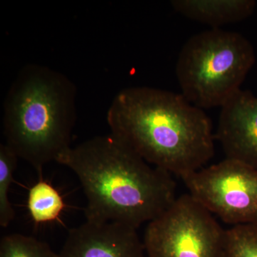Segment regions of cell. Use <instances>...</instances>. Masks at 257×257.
<instances>
[{
  "label": "cell",
  "mask_w": 257,
  "mask_h": 257,
  "mask_svg": "<svg viewBox=\"0 0 257 257\" xmlns=\"http://www.w3.org/2000/svg\"><path fill=\"white\" fill-rule=\"evenodd\" d=\"M111 133L150 165L179 178L214 155L212 122L182 94L149 87L121 89L106 114Z\"/></svg>",
  "instance_id": "cell-1"
},
{
  "label": "cell",
  "mask_w": 257,
  "mask_h": 257,
  "mask_svg": "<svg viewBox=\"0 0 257 257\" xmlns=\"http://www.w3.org/2000/svg\"><path fill=\"white\" fill-rule=\"evenodd\" d=\"M57 163L78 177L87 199L88 221L138 229L177 197L173 175L149 164L111 133L71 147Z\"/></svg>",
  "instance_id": "cell-2"
},
{
  "label": "cell",
  "mask_w": 257,
  "mask_h": 257,
  "mask_svg": "<svg viewBox=\"0 0 257 257\" xmlns=\"http://www.w3.org/2000/svg\"><path fill=\"white\" fill-rule=\"evenodd\" d=\"M77 88L58 71L28 64L12 84L3 106L6 144L34 167L58 162L71 148L75 124Z\"/></svg>",
  "instance_id": "cell-3"
},
{
  "label": "cell",
  "mask_w": 257,
  "mask_h": 257,
  "mask_svg": "<svg viewBox=\"0 0 257 257\" xmlns=\"http://www.w3.org/2000/svg\"><path fill=\"white\" fill-rule=\"evenodd\" d=\"M255 62L252 45L239 32L211 28L196 34L176 64L181 94L200 109L221 107L239 90Z\"/></svg>",
  "instance_id": "cell-4"
},
{
  "label": "cell",
  "mask_w": 257,
  "mask_h": 257,
  "mask_svg": "<svg viewBox=\"0 0 257 257\" xmlns=\"http://www.w3.org/2000/svg\"><path fill=\"white\" fill-rule=\"evenodd\" d=\"M226 230L188 194L147 224L146 257H224Z\"/></svg>",
  "instance_id": "cell-5"
},
{
  "label": "cell",
  "mask_w": 257,
  "mask_h": 257,
  "mask_svg": "<svg viewBox=\"0 0 257 257\" xmlns=\"http://www.w3.org/2000/svg\"><path fill=\"white\" fill-rule=\"evenodd\" d=\"M182 179L188 194L223 222L257 226V169L225 158Z\"/></svg>",
  "instance_id": "cell-6"
},
{
  "label": "cell",
  "mask_w": 257,
  "mask_h": 257,
  "mask_svg": "<svg viewBox=\"0 0 257 257\" xmlns=\"http://www.w3.org/2000/svg\"><path fill=\"white\" fill-rule=\"evenodd\" d=\"M59 257H146L137 229L118 223L86 221L69 231Z\"/></svg>",
  "instance_id": "cell-7"
},
{
  "label": "cell",
  "mask_w": 257,
  "mask_h": 257,
  "mask_svg": "<svg viewBox=\"0 0 257 257\" xmlns=\"http://www.w3.org/2000/svg\"><path fill=\"white\" fill-rule=\"evenodd\" d=\"M215 139L226 159L257 169V97L240 89L221 106Z\"/></svg>",
  "instance_id": "cell-8"
},
{
  "label": "cell",
  "mask_w": 257,
  "mask_h": 257,
  "mask_svg": "<svg viewBox=\"0 0 257 257\" xmlns=\"http://www.w3.org/2000/svg\"><path fill=\"white\" fill-rule=\"evenodd\" d=\"M171 5L186 18L219 28L249 18L256 3L253 0H174Z\"/></svg>",
  "instance_id": "cell-9"
},
{
  "label": "cell",
  "mask_w": 257,
  "mask_h": 257,
  "mask_svg": "<svg viewBox=\"0 0 257 257\" xmlns=\"http://www.w3.org/2000/svg\"><path fill=\"white\" fill-rule=\"evenodd\" d=\"M64 207L65 204L60 192L46 181L41 179L30 189L28 210L36 224L55 221Z\"/></svg>",
  "instance_id": "cell-10"
},
{
  "label": "cell",
  "mask_w": 257,
  "mask_h": 257,
  "mask_svg": "<svg viewBox=\"0 0 257 257\" xmlns=\"http://www.w3.org/2000/svg\"><path fill=\"white\" fill-rule=\"evenodd\" d=\"M19 157L6 144L0 145V226L8 227L15 216L9 192Z\"/></svg>",
  "instance_id": "cell-11"
},
{
  "label": "cell",
  "mask_w": 257,
  "mask_h": 257,
  "mask_svg": "<svg viewBox=\"0 0 257 257\" xmlns=\"http://www.w3.org/2000/svg\"><path fill=\"white\" fill-rule=\"evenodd\" d=\"M0 257H59L46 242L21 234L6 235L0 241Z\"/></svg>",
  "instance_id": "cell-12"
},
{
  "label": "cell",
  "mask_w": 257,
  "mask_h": 257,
  "mask_svg": "<svg viewBox=\"0 0 257 257\" xmlns=\"http://www.w3.org/2000/svg\"><path fill=\"white\" fill-rule=\"evenodd\" d=\"M224 257H257V226L241 225L226 229Z\"/></svg>",
  "instance_id": "cell-13"
}]
</instances>
